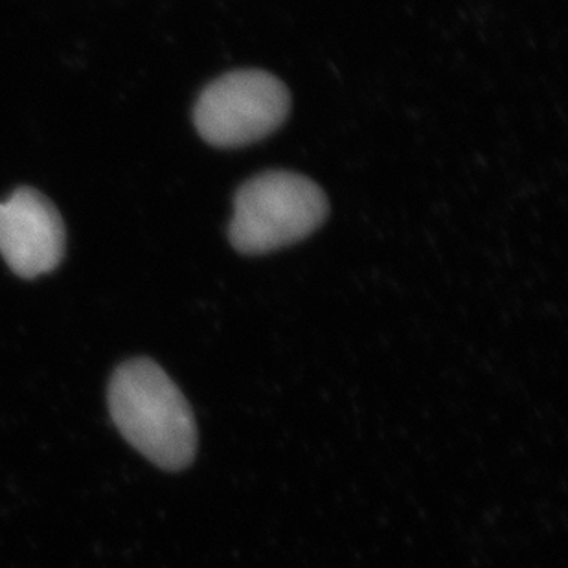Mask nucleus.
Here are the masks:
<instances>
[{"label": "nucleus", "instance_id": "1", "mask_svg": "<svg viewBox=\"0 0 568 568\" xmlns=\"http://www.w3.org/2000/svg\"><path fill=\"white\" fill-rule=\"evenodd\" d=\"M109 410L120 435L148 460L168 471L190 466L197 427L183 392L151 359H131L109 383Z\"/></svg>", "mask_w": 568, "mask_h": 568}, {"label": "nucleus", "instance_id": "2", "mask_svg": "<svg viewBox=\"0 0 568 568\" xmlns=\"http://www.w3.org/2000/svg\"><path fill=\"white\" fill-rule=\"evenodd\" d=\"M326 193L312 179L293 172H265L234 197L229 237L237 253H273L306 240L326 221Z\"/></svg>", "mask_w": 568, "mask_h": 568}, {"label": "nucleus", "instance_id": "3", "mask_svg": "<svg viewBox=\"0 0 568 568\" xmlns=\"http://www.w3.org/2000/svg\"><path fill=\"white\" fill-rule=\"evenodd\" d=\"M287 87L265 70H232L204 87L193 124L215 148H243L267 139L287 120Z\"/></svg>", "mask_w": 568, "mask_h": 568}, {"label": "nucleus", "instance_id": "4", "mask_svg": "<svg viewBox=\"0 0 568 568\" xmlns=\"http://www.w3.org/2000/svg\"><path fill=\"white\" fill-rule=\"evenodd\" d=\"M67 231L54 203L43 193L22 186L0 201V256L8 267L33 280L63 262Z\"/></svg>", "mask_w": 568, "mask_h": 568}]
</instances>
